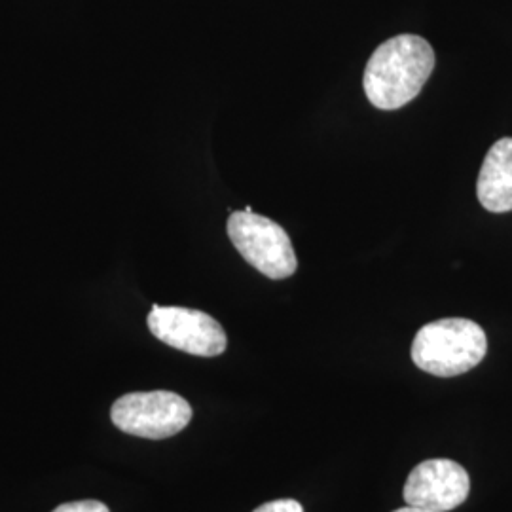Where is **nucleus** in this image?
Masks as SVG:
<instances>
[{
  "instance_id": "423d86ee",
  "label": "nucleus",
  "mask_w": 512,
  "mask_h": 512,
  "mask_svg": "<svg viewBox=\"0 0 512 512\" xmlns=\"http://www.w3.org/2000/svg\"><path fill=\"white\" fill-rule=\"evenodd\" d=\"M471 492L469 473L452 459H427L412 469L404 484L410 507L448 512L465 503Z\"/></svg>"
},
{
  "instance_id": "f03ea898",
  "label": "nucleus",
  "mask_w": 512,
  "mask_h": 512,
  "mask_svg": "<svg viewBox=\"0 0 512 512\" xmlns=\"http://www.w3.org/2000/svg\"><path fill=\"white\" fill-rule=\"evenodd\" d=\"M410 353L423 372L452 378L482 363L488 353V338L475 321L448 317L421 327Z\"/></svg>"
},
{
  "instance_id": "f257e3e1",
  "label": "nucleus",
  "mask_w": 512,
  "mask_h": 512,
  "mask_svg": "<svg viewBox=\"0 0 512 512\" xmlns=\"http://www.w3.org/2000/svg\"><path fill=\"white\" fill-rule=\"evenodd\" d=\"M435 69L433 46L418 35L385 40L366 63V99L382 110H397L420 95Z\"/></svg>"
},
{
  "instance_id": "9d476101",
  "label": "nucleus",
  "mask_w": 512,
  "mask_h": 512,
  "mask_svg": "<svg viewBox=\"0 0 512 512\" xmlns=\"http://www.w3.org/2000/svg\"><path fill=\"white\" fill-rule=\"evenodd\" d=\"M393 512H437V511H429V509H420V507H410V505H406L404 509H397V511Z\"/></svg>"
},
{
  "instance_id": "7ed1b4c3",
  "label": "nucleus",
  "mask_w": 512,
  "mask_h": 512,
  "mask_svg": "<svg viewBox=\"0 0 512 512\" xmlns=\"http://www.w3.org/2000/svg\"><path fill=\"white\" fill-rule=\"evenodd\" d=\"M230 241L255 270L270 279H285L296 272L298 260L294 255L289 234L275 220L245 211H234L226 224Z\"/></svg>"
},
{
  "instance_id": "0eeeda50",
  "label": "nucleus",
  "mask_w": 512,
  "mask_h": 512,
  "mask_svg": "<svg viewBox=\"0 0 512 512\" xmlns=\"http://www.w3.org/2000/svg\"><path fill=\"white\" fill-rule=\"evenodd\" d=\"M478 202L492 213L512 211V139H499L484 158L476 183Z\"/></svg>"
},
{
  "instance_id": "20e7f679",
  "label": "nucleus",
  "mask_w": 512,
  "mask_h": 512,
  "mask_svg": "<svg viewBox=\"0 0 512 512\" xmlns=\"http://www.w3.org/2000/svg\"><path fill=\"white\" fill-rule=\"evenodd\" d=\"M110 420L133 437L169 439L190 423L192 408L173 391L128 393L112 404Z\"/></svg>"
},
{
  "instance_id": "39448f33",
  "label": "nucleus",
  "mask_w": 512,
  "mask_h": 512,
  "mask_svg": "<svg viewBox=\"0 0 512 512\" xmlns=\"http://www.w3.org/2000/svg\"><path fill=\"white\" fill-rule=\"evenodd\" d=\"M147 323L150 332L165 346L196 357H219L228 346L219 321L200 310L152 306Z\"/></svg>"
},
{
  "instance_id": "6e6552de",
  "label": "nucleus",
  "mask_w": 512,
  "mask_h": 512,
  "mask_svg": "<svg viewBox=\"0 0 512 512\" xmlns=\"http://www.w3.org/2000/svg\"><path fill=\"white\" fill-rule=\"evenodd\" d=\"M52 512H110L109 507L95 499H84V501H71L65 505H59Z\"/></svg>"
},
{
  "instance_id": "1a4fd4ad",
  "label": "nucleus",
  "mask_w": 512,
  "mask_h": 512,
  "mask_svg": "<svg viewBox=\"0 0 512 512\" xmlns=\"http://www.w3.org/2000/svg\"><path fill=\"white\" fill-rule=\"evenodd\" d=\"M253 512H304V507L294 499H277V501L264 503Z\"/></svg>"
}]
</instances>
